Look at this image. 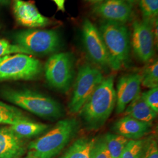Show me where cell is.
I'll return each mask as SVG.
<instances>
[{"mask_svg":"<svg viewBox=\"0 0 158 158\" xmlns=\"http://www.w3.org/2000/svg\"><path fill=\"white\" fill-rule=\"evenodd\" d=\"M116 103L113 76L104 77L79 113L86 128L96 130L106 123Z\"/></svg>","mask_w":158,"mask_h":158,"instance_id":"cell-1","label":"cell"},{"mask_svg":"<svg viewBox=\"0 0 158 158\" xmlns=\"http://www.w3.org/2000/svg\"><path fill=\"white\" fill-rule=\"evenodd\" d=\"M78 129L79 123L76 119L59 121L45 135L29 143L26 158H55L73 138Z\"/></svg>","mask_w":158,"mask_h":158,"instance_id":"cell-2","label":"cell"},{"mask_svg":"<svg viewBox=\"0 0 158 158\" xmlns=\"http://www.w3.org/2000/svg\"><path fill=\"white\" fill-rule=\"evenodd\" d=\"M98 29L107 51L109 68L114 70L121 69L130 56L128 28L125 23L104 20Z\"/></svg>","mask_w":158,"mask_h":158,"instance_id":"cell-3","label":"cell"},{"mask_svg":"<svg viewBox=\"0 0 158 158\" xmlns=\"http://www.w3.org/2000/svg\"><path fill=\"white\" fill-rule=\"evenodd\" d=\"M1 96L6 101L43 118L57 119L62 116V107L58 102L36 91L5 89Z\"/></svg>","mask_w":158,"mask_h":158,"instance_id":"cell-4","label":"cell"},{"mask_svg":"<svg viewBox=\"0 0 158 158\" xmlns=\"http://www.w3.org/2000/svg\"><path fill=\"white\" fill-rule=\"evenodd\" d=\"M15 45L27 51L28 55H45L57 51L61 45L59 33L54 30L30 29L15 34Z\"/></svg>","mask_w":158,"mask_h":158,"instance_id":"cell-5","label":"cell"},{"mask_svg":"<svg viewBox=\"0 0 158 158\" xmlns=\"http://www.w3.org/2000/svg\"><path fill=\"white\" fill-rule=\"evenodd\" d=\"M42 72L40 60L28 55L15 53L0 57V80H29Z\"/></svg>","mask_w":158,"mask_h":158,"instance_id":"cell-6","label":"cell"},{"mask_svg":"<svg viewBox=\"0 0 158 158\" xmlns=\"http://www.w3.org/2000/svg\"><path fill=\"white\" fill-rule=\"evenodd\" d=\"M104 77L99 69L85 64L79 68L69 104L71 114L79 113L85 102L101 82Z\"/></svg>","mask_w":158,"mask_h":158,"instance_id":"cell-7","label":"cell"},{"mask_svg":"<svg viewBox=\"0 0 158 158\" xmlns=\"http://www.w3.org/2000/svg\"><path fill=\"white\" fill-rule=\"evenodd\" d=\"M73 59L71 53L62 52L53 54L45 66L46 79L57 90L67 91L74 77Z\"/></svg>","mask_w":158,"mask_h":158,"instance_id":"cell-8","label":"cell"},{"mask_svg":"<svg viewBox=\"0 0 158 158\" xmlns=\"http://www.w3.org/2000/svg\"><path fill=\"white\" fill-rule=\"evenodd\" d=\"M82 40L91 59L102 68L109 67L107 51L99 29L89 19L82 26Z\"/></svg>","mask_w":158,"mask_h":158,"instance_id":"cell-9","label":"cell"},{"mask_svg":"<svg viewBox=\"0 0 158 158\" xmlns=\"http://www.w3.org/2000/svg\"><path fill=\"white\" fill-rule=\"evenodd\" d=\"M155 41L151 23L144 19L133 23L132 46L136 56L142 62H147L152 57Z\"/></svg>","mask_w":158,"mask_h":158,"instance_id":"cell-10","label":"cell"},{"mask_svg":"<svg viewBox=\"0 0 158 158\" xmlns=\"http://www.w3.org/2000/svg\"><path fill=\"white\" fill-rule=\"evenodd\" d=\"M12 8L17 23L23 27L35 28L52 23L49 18L41 14L32 1L12 0Z\"/></svg>","mask_w":158,"mask_h":158,"instance_id":"cell-11","label":"cell"},{"mask_svg":"<svg viewBox=\"0 0 158 158\" xmlns=\"http://www.w3.org/2000/svg\"><path fill=\"white\" fill-rule=\"evenodd\" d=\"M141 81L139 73L127 74L119 79L115 90L117 114L124 113L127 106L141 93Z\"/></svg>","mask_w":158,"mask_h":158,"instance_id":"cell-12","label":"cell"},{"mask_svg":"<svg viewBox=\"0 0 158 158\" xmlns=\"http://www.w3.org/2000/svg\"><path fill=\"white\" fill-rule=\"evenodd\" d=\"M93 12L104 20L125 23L131 18L132 6L127 0H104L96 4Z\"/></svg>","mask_w":158,"mask_h":158,"instance_id":"cell-13","label":"cell"},{"mask_svg":"<svg viewBox=\"0 0 158 158\" xmlns=\"http://www.w3.org/2000/svg\"><path fill=\"white\" fill-rule=\"evenodd\" d=\"M27 149L25 140L10 127L0 128V158H19Z\"/></svg>","mask_w":158,"mask_h":158,"instance_id":"cell-14","label":"cell"},{"mask_svg":"<svg viewBox=\"0 0 158 158\" xmlns=\"http://www.w3.org/2000/svg\"><path fill=\"white\" fill-rule=\"evenodd\" d=\"M151 123L141 121L128 115L119 119L113 125V130L117 134L130 140L141 139L151 131Z\"/></svg>","mask_w":158,"mask_h":158,"instance_id":"cell-15","label":"cell"},{"mask_svg":"<svg viewBox=\"0 0 158 158\" xmlns=\"http://www.w3.org/2000/svg\"><path fill=\"white\" fill-rule=\"evenodd\" d=\"M124 113L125 115L148 123H151L156 118L158 114L144 102L141 93L127 106Z\"/></svg>","mask_w":158,"mask_h":158,"instance_id":"cell-16","label":"cell"},{"mask_svg":"<svg viewBox=\"0 0 158 158\" xmlns=\"http://www.w3.org/2000/svg\"><path fill=\"white\" fill-rule=\"evenodd\" d=\"M10 127L17 135L23 139L39 135L49 128L48 125L34 122L29 118L19 121Z\"/></svg>","mask_w":158,"mask_h":158,"instance_id":"cell-17","label":"cell"},{"mask_svg":"<svg viewBox=\"0 0 158 158\" xmlns=\"http://www.w3.org/2000/svg\"><path fill=\"white\" fill-rule=\"evenodd\" d=\"M93 142L94 140L89 138H79L68 148L60 158H90Z\"/></svg>","mask_w":158,"mask_h":158,"instance_id":"cell-18","label":"cell"},{"mask_svg":"<svg viewBox=\"0 0 158 158\" xmlns=\"http://www.w3.org/2000/svg\"><path fill=\"white\" fill-rule=\"evenodd\" d=\"M27 118L21 110L0 102V124L11 125Z\"/></svg>","mask_w":158,"mask_h":158,"instance_id":"cell-19","label":"cell"},{"mask_svg":"<svg viewBox=\"0 0 158 158\" xmlns=\"http://www.w3.org/2000/svg\"><path fill=\"white\" fill-rule=\"evenodd\" d=\"M111 158H120L130 139L117 134H107L104 136Z\"/></svg>","mask_w":158,"mask_h":158,"instance_id":"cell-20","label":"cell"},{"mask_svg":"<svg viewBox=\"0 0 158 158\" xmlns=\"http://www.w3.org/2000/svg\"><path fill=\"white\" fill-rule=\"evenodd\" d=\"M142 76L141 85L146 88L158 87V62L155 61L145 69Z\"/></svg>","mask_w":158,"mask_h":158,"instance_id":"cell-21","label":"cell"},{"mask_svg":"<svg viewBox=\"0 0 158 158\" xmlns=\"http://www.w3.org/2000/svg\"><path fill=\"white\" fill-rule=\"evenodd\" d=\"M143 19L152 23L158 19V0H139Z\"/></svg>","mask_w":158,"mask_h":158,"instance_id":"cell-22","label":"cell"},{"mask_svg":"<svg viewBox=\"0 0 158 158\" xmlns=\"http://www.w3.org/2000/svg\"><path fill=\"white\" fill-rule=\"evenodd\" d=\"M145 139H130L120 158H141Z\"/></svg>","mask_w":158,"mask_h":158,"instance_id":"cell-23","label":"cell"},{"mask_svg":"<svg viewBox=\"0 0 158 158\" xmlns=\"http://www.w3.org/2000/svg\"><path fill=\"white\" fill-rule=\"evenodd\" d=\"M90 158H112L104 137L94 140L91 149Z\"/></svg>","mask_w":158,"mask_h":158,"instance_id":"cell-24","label":"cell"},{"mask_svg":"<svg viewBox=\"0 0 158 158\" xmlns=\"http://www.w3.org/2000/svg\"><path fill=\"white\" fill-rule=\"evenodd\" d=\"M141 158H158L157 141L152 138L145 139Z\"/></svg>","mask_w":158,"mask_h":158,"instance_id":"cell-25","label":"cell"},{"mask_svg":"<svg viewBox=\"0 0 158 158\" xmlns=\"http://www.w3.org/2000/svg\"><path fill=\"white\" fill-rule=\"evenodd\" d=\"M15 53L28 55V52L20 46L11 44L6 40H0V57Z\"/></svg>","mask_w":158,"mask_h":158,"instance_id":"cell-26","label":"cell"},{"mask_svg":"<svg viewBox=\"0 0 158 158\" xmlns=\"http://www.w3.org/2000/svg\"><path fill=\"white\" fill-rule=\"evenodd\" d=\"M141 96L147 105L155 112L158 113V87L150 89L141 93Z\"/></svg>","mask_w":158,"mask_h":158,"instance_id":"cell-27","label":"cell"},{"mask_svg":"<svg viewBox=\"0 0 158 158\" xmlns=\"http://www.w3.org/2000/svg\"><path fill=\"white\" fill-rule=\"evenodd\" d=\"M52 1H53L55 3L59 11L62 12L65 11V8H64L65 0H52Z\"/></svg>","mask_w":158,"mask_h":158,"instance_id":"cell-28","label":"cell"},{"mask_svg":"<svg viewBox=\"0 0 158 158\" xmlns=\"http://www.w3.org/2000/svg\"><path fill=\"white\" fill-rule=\"evenodd\" d=\"M87 1H89L90 2L92 3H95V4H98L102 2L104 0H86Z\"/></svg>","mask_w":158,"mask_h":158,"instance_id":"cell-29","label":"cell"},{"mask_svg":"<svg viewBox=\"0 0 158 158\" xmlns=\"http://www.w3.org/2000/svg\"><path fill=\"white\" fill-rule=\"evenodd\" d=\"M127 1L130 3V4H131L132 6V5L136 4L137 2H138L139 0H127Z\"/></svg>","mask_w":158,"mask_h":158,"instance_id":"cell-30","label":"cell"},{"mask_svg":"<svg viewBox=\"0 0 158 158\" xmlns=\"http://www.w3.org/2000/svg\"><path fill=\"white\" fill-rule=\"evenodd\" d=\"M8 0H0V4H4Z\"/></svg>","mask_w":158,"mask_h":158,"instance_id":"cell-31","label":"cell"},{"mask_svg":"<svg viewBox=\"0 0 158 158\" xmlns=\"http://www.w3.org/2000/svg\"></svg>","mask_w":158,"mask_h":158,"instance_id":"cell-32","label":"cell"}]
</instances>
